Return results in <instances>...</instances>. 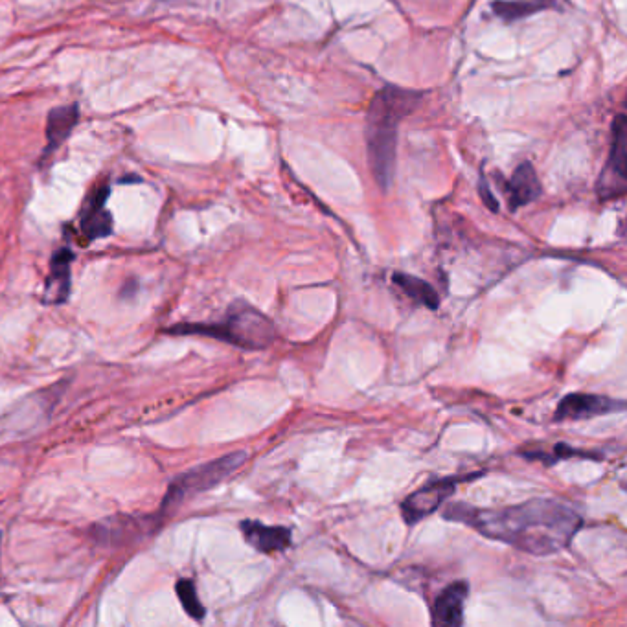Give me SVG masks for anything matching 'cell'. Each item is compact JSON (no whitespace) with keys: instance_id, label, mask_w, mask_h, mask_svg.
I'll return each mask as SVG.
<instances>
[{"instance_id":"cell-16","label":"cell","mask_w":627,"mask_h":627,"mask_svg":"<svg viewBox=\"0 0 627 627\" xmlns=\"http://www.w3.org/2000/svg\"><path fill=\"white\" fill-rule=\"evenodd\" d=\"M175 591L179 594L181 604H183L184 611L188 615L195 618V620H203L205 618V607L197 598V591H195V585L192 580H179L177 585H175Z\"/></svg>"},{"instance_id":"cell-8","label":"cell","mask_w":627,"mask_h":627,"mask_svg":"<svg viewBox=\"0 0 627 627\" xmlns=\"http://www.w3.org/2000/svg\"><path fill=\"white\" fill-rule=\"evenodd\" d=\"M468 593V582H455L447 585L434 600V626H462L464 624V604H466Z\"/></svg>"},{"instance_id":"cell-13","label":"cell","mask_w":627,"mask_h":627,"mask_svg":"<svg viewBox=\"0 0 627 627\" xmlns=\"http://www.w3.org/2000/svg\"><path fill=\"white\" fill-rule=\"evenodd\" d=\"M78 118H80L78 103L57 107L48 114V120H46V140H48L46 149H48V153L56 151L57 146H61L69 138L72 129L78 124Z\"/></svg>"},{"instance_id":"cell-6","label":"cell","mask_w":627,"mask_h":627,"mask_svg":"<svg viewBox=\"0 0 627 627\" xmlns=\"http://www.w3.org/2000/svg\"><path fill=\"white\" fill-rule=\"evenodd\" d=\"M626 411V401L598 394H569L559 401L554 422H582L596 416Z\"/></svg>"},{"instance_id":"cell-3","label":"cell","mask_w":627,"mask_h":627,"mask_svg":"<svg viewBox=\"0 0 627 627\" xmlns=\"http://www.w3.org/2000/svg\"><path fill=\"white\" fill-rule=\"evenodd\" d=\"M168 335H203L217 341L230 342L247 350H263L271 346L278 330L262 311L247 302H234L227 317L217 324H177L166 330Z\"/></svg>"},{"instance_id":"cell-4","label":"cell","mask_w":627,"mask_h":627,"mask_svg":"<svg viewBox=\"0 0 627 627\" xmlns=\"http://www.w3.org/2000/svg\"><path fill=\"white\" fill-rule=\"evenodd\" d=\"M245 460H247V453L236 451V453L221 456V458L212 460L203 466L184 471L171 482L170 488L164 495L159 515H168L175 508H179L183 502L188 501L190 497L216 488L217 484H221L223 480L232 477L245 464Z\"/></svg>"},{"instance_id":"cell-14","label":"cell","mask_w":627,"mask_h":627,"mask_svg":"<svg viewBox=\"0 0 627 627\" xmlns=\"http://www.w3.org/2000/svg\"><path fill=\"white\" fill-rule=\"evenodd\" d=\"M556 4L558 0H499L493 4V12L502 21L513 23L525 19L528 15L554 8Z\"/></svg>"},{"instance_id":"cell-7","label":"cell","mask_w":627,"mask_h":627,"mask_svg":"<svg viewBox=\"0 0 627 627\" xmlns=\"http://www.w3.org/2000/svg\"><path fill=\"white\" fill-rule=\"evenodd\" d=\"M456 479L433 480L422 490L414 491L401 504V515L407 525L414 526L436 512L456 490Z\"/></svg>"},{"instance_id":"cell-1","label":"cell","mask_w":627,"mask_h":627,"mask_svg":"<svg viewBox=\"0 0 627 627\" xmlns=\"http://www.w3.org/2000/svg\"><path fill=\"white\" fill-rule=\"evenodd\" d=\"M444 515L534 556L556 554L569 547L583 525L582 515L559 499H532L502 510H480L456 502Z\"/></svg>"},{"instance_id":"cell-12","label":"cell","mask_w":627,"mask_h":627,"mask_svg":"<svg viewBox=\"0 0 627 627\" xmlns=\"http://www.w3.org/2000/svg\"><path fill=\"white\" fill-rule=\"evenodd\" d=\"M109 197V188L103 186L96 190L89 199V205L85 206L81 216V230L89 240H98L111 234L113 230V217L105 210V203Z\"/></svg>"},{"instance_id":"cell-2","label":"cell","mask_w":627,"mask_h":627,"mask_svg":"<svg viewBox=\"0 0 627 627\" xmlns=\"http://www.w3.org/2000/svg\"><path fill=\"white\" fill-rule=\"evenodd\" d=\"M422 92L387 85L376 92L366 114V151L376 183L387 192L394 183L398 131L401 122L418 109Z\"/></svg>"},{"instance_id":"cell-5","label":"cell","mask_w":627,"mask_h":627,"mask_svg":"<svg viewBox=\"0 0 627 627\" xmlns=\"http://www.w3.org/2000/svg\"><path fill=\"white\" fill-rule=\"evenodd\" d=\"M627 120L624 114H618L613 124V138L605 168L596 184V192L602 201L616 199L626 194L627 186Z\"/></svg>"},{"instance_id":"cell-17","label":"cell","mask_w":627,"mask_h":627,"mask_svg":"<svg viewBox=\"0 0 627 627\" xmlns=\"http://www.w3.org/2000/svg\"><path fill=\"white\" fill-rule=\"evenodd\" d=\"M523 456L526 458H530V460H543L545 464H554V462H558L559 458H572V456H587L585 451L582 449H572L569 445L559 444L552 449V453L547 455V453H523Z\"/></svg>"},{"instance_id":"cell-18","label":"cell","mask_w":627,"mask_h":627,"mask_svg":"<svg viewBox=\"0 0 627 627\" xmlns=\"http://www.w3.org/2000/svg\"><path fill=\"white\" fill-rule=\"evenodd\" d=\"M0 541H2V534H0Z\"/></svg>"},{"instance_id":"cell-11","label":"cell","mask_w":627,"mask_h":627,"mask_svg":"<svg viewBox=\"0 0 627 627\" xmlns=\"http://www.w3.org/2000/svg\"><path fill=\"white\" fill-rule=\"evenodd\" d=\"M72 262H74V254L69 249H59L52 256L50 274L45 284V302L48 304H63L69 298Z\"/></svg>"},{"instance_id":"cell-9","label":"cell","mask_w":627,"mask_h":627,"mask_svg":"<svg viewBox=\"0 0 627 627\" xmlns=\"http://www.w3.org/2000/svg\"><path fill=\"white\" fill-rule=\"evenodd\" d=\"M245 541L262 554H276L291 547V530L285 526H267L260 521H241Z\"/></svg>"},{"instance_id":"cell-10","label":"cell","mask_w":627,"mask_h":627,"mask_svg":"<svg viewBox=\"0 0 627 627\" xmlns=\"http://www.w3.org/2000/svg\"><path fill=\"white\" fill-rule=\"evenodd\" d=\"M508 205L512 210L534 203L541 195V183L537 179L536 170L530 162H523L513 171L510 181L506 184Z\"/></svg>"},{"instance_id":"cell-15","label":"cell","mask_w":627,"mask_h":627,"mask_svg":"<svg viewBox=\"0 0 627 627\" xmlns=\"http://www.w3.org/2000/svg\"><path fill=\"white\" fill-rule=\"evenodd\" d=\"M392 282L398 285L399 289L411 298L412 302L425 306L427 309L438 308V295L433 289V285L427 284L422 278H416L412 274L394 273Z\"/></svg>"}]
</instances>
